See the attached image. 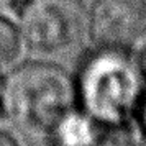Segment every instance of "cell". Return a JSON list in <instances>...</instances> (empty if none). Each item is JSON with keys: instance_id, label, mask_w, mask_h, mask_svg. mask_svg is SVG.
<instances>
[{"instance_id": "cell-1", "label": "cell", "mask_w": 146, "mask_h": 146, "mask_svg": "<svg viewBox=\"0 0 146 146\" xmlns=\"http://www.w3.org/2000/svg\"><path fill=\"white\" fill-rule=\"evenodd\" d=\"M77 107L104 126H126L146 90L128 49L99 48L80 59L74 74Z\"/></svg>"}, {"instance_id": "cell-2", "label": "cell", "mask_w": 146, "mask_h": 146, "mask_svg": "<svg viewBox=\"0 0 146 146\" xmlns=\"http://www.w3.org/2000/svg\"><path fill=\"white\" fill-rule=\"evenodd\" d=\"M5 117L23 131L48 135L69 110L77 107L74 76L51 61H28L3 80Z\"/></svg>"}, {"instance_id": "cell-3", "label": "cell", "mask_w": 146, "mask_h": 146, "mask_svg": "<svg viewBox=\"0 0 146 146\" xmlns=\"http://www.w3.org/2000/svg\"><path fill=\"white\" fill-rule=\"evenodd\" d=\"M10 8L20 20L23 44L35 54H67L87 36L84 0H10Z\"/></svg>"}, {"instance_id": "cell-4", "label": "cell", "mask_w": 146, "mask_h": 146, "mask_svg": "<svg viewBox=\"0 0 146 146\" xmlns=\"http://www.w3.org/2000/svg\"><path fill=\"white\" fill-rule=\"evenodd\" d=\"M146 28V0H94L87 35L94 46L128 49Z\"/></svg>"}, {"instance_id": "cell-5", "label": "cell", "mask_w": 146, "mask_h": 146, "mask_svg": "<svg viewBox=\"0 0 146 146\" xmlns=\"http://www.w3.org/2000/svg\"><path fill=\"white\" fill-rule=\"evenodd\" d=\"M102 130L104 125L95 121L79 107H74L56 121L46 138L49 146H94Z\"/></svg>"}, {"instance_id": "cell-6", "label": "cell", "mask_w": 146, "mask_h": 146, "mask_svg": "<svg viewBox=\"0 0 146 146\" xmlns=\"http://www.w3.org/2000/svg\"><path fill=\"white\" fill-rule=\"evenodd\" d=\"M21 51L23 40L18 27L12 20L0 17V67L13 64Z\"/></svg>"}, {"instance_id": "cell-7", "label": "cell", "mask_w": 146, "mask_h": 146, "mask_svg": "<svg viewBox=\"0 0 146 146\" xmlns=\"http://www.w3.org/2000/svg\"><path fill=\"white\" fill-rule=\"evenodd\" d=\"M94 146H136V136L131 131V125L104 126Z\"/></svg>"}, {"instance_id": "cell-8", "label": "cell", "mask_w": 146, "mask_h": 146, "mask_svg": "<svg viewBox=\"0 0 146 146\" xmlns=\"http://www.w3.org/2000/svg\"><path fill=\"white\" fill-rule=\"evenodd\" d=\"M128 53H130L133 62L136 64L139 74L143 76V79L146 82V28L128 46Z\"/></svg>"}, {"instance_id": "cell-9", "label": "cell", "mask_w": 146, "mask_h": 146, "mask_svg": "<svg viewBox=\"0 0 146 146\" xmlns=\"http://www.w3.org/2000/svg\"><path fill=\"white\" fill-rule=\"evenodd\" d=\"M135 121L138 123L139 133H146V90L143 94V97L139 100V105L135 113Z\"/></svg>"}, {"instance_id": "cell-10", "label": "cell", "mask_w": 146, "mask_h": 146, "mask_svg": "<svg viewBox=\"0 0 146 146\" xmlns=\"http://www.w3.org/2000/svg\"><path fill=\"white\" fill-rule=\"evenodd\" d=\"M0 146H21V145L12 133L5 131V130H0Z\"/></svg>"}, {"instance_id": "cell-11", "label": "cell", "mask_w": 146, "mask_h": 146, "mask_svg": "<svg viewBox=\"0 0 146 146\" xmlns=\"http://www.w3.org/2000/svg\"><path fill=\"white\" fill-rule=\"evenodd\" d=\"M2 89H3V80L0 77V118H5V108H3V102H2Z\"/></svg>"}, {"instance_id": "cell-12", "label": "cell", "mask_w": 146, "mask_h": 146, "mask_svg": "<svg viewBox=\"0 0 146 146\" xmlns=\"http://www.w3.org/2000/svg\"><path fill=\"white\" fill-rule=\"evenodd\" d=\"M136 146H146V133H141L139 138H136Z\"/></svg>"}]
</instances>
